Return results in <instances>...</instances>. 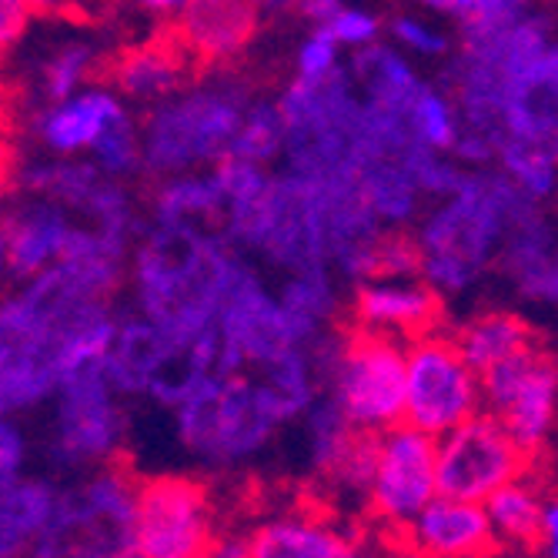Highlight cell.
<instances>
[{
    "label": "cell",
    "instance_id": "cell-1",
    "mask_svg": "<svg viewBox=\"0 0 558 558\" xmlns=\"http://www.w3.org/2000/svg\"><path fill=\"white\" fill-rule=\"evenodd\" d=\"M241 258L205 225H155L131 255V294L137 312L171 335L218 325L225 294Z\"/></svg>",
    "mask_w": 558,
    "mask_h": 558
},
{
    "label": "cell",
    "instance_id": "cell-2",
    "mask_svg": "<svg viewBox=\"0 0 558 558\" xmlns=\"http://www.w3.org/2000/svg\"><path fill=\"white\" fill-rule=\"evenodd\" d=\"M532 205L501 171L469 168L462 184L418 225L422 278L441 294L469 291L488 265H498L509 225Z\"/></svg>",
    "mask_w": 558,
    "mask_h": 558
},
{
    "label": "cell",
    "instance_id": "cell-3",
    "mask_svg": "<svg viewBox=\"0 0 558 558\" xmlns=\"http://www.w3.org/2000/svg\"><path fill=\"white\" fill-rule=\"evenodd\" d=\"M251 105V94L231 81H197L181 87L150 108L141 141H144V171L150 174H181L215 168L231 155V141Z\"/></svg>",
    "mask_w": 558,
    "mask_h": 558
},
{
    "label": "cell",
    "instance_id": "cell-4",
    "mask_svg": "<svg viewBox=\"0 0 558 558\" xmlns=\"http://www.w3.org/2000/svg\"><path fill=\"white\" fill-rule=\"evenodd\" d=\"M281 415L255 372H238L191 401L174 409V428L181 445L201 465L231 469L268 445V438L281 428Z\"/></svg>",
    "mask_w": 558,
    "mask_h": 558
},
{
    "label": "cell",
    "instance_id": "cell-5",
    "mask_svg": "<svg viewBox=\"0 0 558 558\" xmlns=\"http://www.w3.org/2000/svg\"><path fill=\"white\" fill-rule=\"evenodd\" d=\"M404 372L409 341L351 328L338 338L322 378L354 428L381 435L404 422Z\"/></svg>",
    "mask_w": 558,
    "mask_h": 558
},
{
    "label": "cell",
    "instance_id": "cell-6",
    "mask_svg": "<svg viewBox=\"0 0 558 558\" xmlns=\"http://www.w3.org/2000/svg\"><path fill=\"white\" fill-rule=\"evenodd\" d=\"M482 412V375L465 359L454 335L425 331L409 341V372H404V422L448 435Z\"/></svg>",
    "mask_w": 558,
    "mask_h": 558
},
{
    "label": "cell",
    "instance_id": "cell-7",
    "mask_svg": "<svg viewBox=\"0 0 558 558\" xmlns=\"http://www.w3.org/2000/svg\"><path fill=\"white\" fill-rule=\"evenodd\" d=\"M118 398L121 391L100 368L64 381L50 398L54 412H50V435L44 445L50 465L68 472L108 465L128 432Z\"/></svg>",
    "mask_w": 558,
    "mask_h": 558
},
{
    "label": "cell",
    "instance_id": "cell-8",
    "mask_svg": "<svg viewBox=\"0 0 558 558\" xmlns=\"http://www.w3.org/2000/svg\"><path fill=\"white\" fill-rule=\"evenodd\" d=\"M532 454L492 412H478L438 438V488L441 495L488 501L501 485L529 472Z\"/></svg>",
    "mask_w": 558,
    "mask_h": 558
},
{
    "label": "cell",
    "instance_id": "cell-9",
    "mask_svg": "<svg viewBox=\"0 0 558 558\" xmlns=\"http://www.w3.org/2000/svg\"><path fill=\"white\" fill-rule=\"evenodd\" d=\"M438 492V438L409 422L381 432L368 495L372 519L398 535Z\"/></svg>",
    "mask_w": 558,
    "mask_h": 558
},
{
    "label": "cell",
    "instance_id": "cell-10",
    "mask_svg": "<svg viewBox=\"0 0 558 558\" xmlns=\"http://www.w3.org/2000/svg\"><path fill=\"white\" fill-rule=\"evenodd\" d=\"M205 551H215V515L208 492L181 475L144 482L137 492L131 555L194 558Z\"/></svg>",
    "mask_w": 558,
    "mask_h": 558
},
{
    "label": "cell",
    "instance_id": "cell-11",
    "mask_svg": "<svg viewBox=\"0 0 558 558\" xmlns=\"http://www.w3.org/2000/svg\"><path fill=\"white\" fill-rule=\"evenodd\" d=\"M482 409L509 425L529 454H535L558 422V362L529 344L512 359L482 372Z\"/></svg>",
    "mask_w": 558,
    "mask_h": 558
},
{
    "label": "cell",
    "instance_id": "cell-12",
    "mask_svg": "<svg viewBox=\"0 0 558 558\" xmlns=\"http://www.w3.org/2000/svg\"><path fill=\"white\" fill-rule=\"evenodd\" d=\"M0 555H74V498L44 478L0 482Z\"/></svg>",
    "mask_w": 558,
    "mask_h": 558
},
{
    "label": "cell",
    "instance_id": "cell-13",
    "mask_svg": "<svg viewBox=\"0 0 558 558\" xmlns=\"http://www.w3.org/2000/svg\"><path fill=\"white\" fill-rule=\"evenodd\" d=\"M218 325L225 338L231 341V348L238 351L244 368H262L301 344L294 322L281 304V294H271L255 275H251L244 262L238 265L231 278Z\"/></svg>",
    "mask_w": 558,
    "mask_h": 558
},
{
    "label": "cell",
    "instance_id": "cell-14",
    "mask_svg": "<svg viewBox=\"0 0 558 558\" xmlns=\"http://www.w3.org/2000/svg\"><path fill=\"white\" fill-rule=\"evenodd\" d=\"M124 118H128V108H124L121 90L87 84L61 100L31 108L27 137L37 144L40 155L87 158L90 147Z\"/></svg>",
    "mask_w": 558,
    "mask_h": 558
},
{
    "label": "cell",
    "instance_id": "cell-15",
    "mask_svg": "<svg viewBox=\"0 0 558 558\" xmlns=\"http://www.w3.org/2000/svg\"><path fill=\"white\" fill-rule=\"evenodd\" d=\"M81 218L54 197L21 194L4 218V265L11 278L27 281L61 265L77 241Z\"/></svg>",
    "mask_w": 558,
    "mask_h": 558
},
{
    "label": "cell",
    "instance_id": "cell-16",
    "mask_svg": "<svg viewBox=\"0 0 558 558\" xmlns=\"http://www.w3.org/2000/svg\"><path fill=\"white\" fill-rule=\"evenodd\" d=\"M137 492L121 469L100 465L74 492V555H131Z\"/></svg>",
    "mask_w": 558,
    "mask_h": 558
},
{
    "label": "cell",
    "instance_id": "cell-17",
    "mask_svg": "<svg viewBox=\"0 0 558 558\" xmlns=\"http://www.w3.org/2000/svg\"><path fill=\"white\" fill-rule=\"evenodd\" d=\"M441 318V291L418 275L365 278L351 301V322L362 331L412 341L435 331Z\"/></svg>",
    "mask_w": 558,
    "mask_h": 558
},
{
    "label": "cell",
    "instance_id": "cell-18",
    "mask_svg": "<svg viewBox=\"0 0 558 558\" xmlns=\"http://www.w3.org/2000/svg\"><path fill=\"white\" fill-rule=\"evenodd\" d=\"M398 542L404 551L428 558H482L498 551L485 501L441 492L398 532Z\"/></svg>",
    "mask_w": 558,
    "mask_h": 558
},
{
    "label": "cell",
    "instance_id": "cell-19",
    "mask_svg": "<svg viewBox=\"0 0 558 558\" xmlns=\"http://www.w3.org/2000/svg\"><path fill=\"white\" fill-rule=\"evenodd\" d=\"M258 0H191L174 21L178 40L201 64H225L238 58L262 21Z\"/></svg>",
    "mask_w": 558,
    "mask_h": 558
},
{
    "label": "cell",
    "instance_id": "cell-20",
    "mask_svg": "<svg viewBox=\"0 0 558 558\" xmlns=\"http://www.w3.org/2000/svg\"><path fill=\"white\" fill-rule=\"evenodd\" d=\"M191 61L194 58L178 37L131 47L114 64V87L137 105H161L191 84Z\"/></svg>",
    "mask_w": 558,
    "mask_h": 558
},
{
    "label": "cell",
    "instance_id": "cell-21",
    "mask_svg": "<svg viewBox=\"0 0 558 558\" xmlns=\"http://www.w3.org/2000/svg\"><path fill=\"white\" fill-rule=\"evenodd\" d=\"M171 331H165L141 312L134 318H121L100 372L108 375V381L121 395H147L171 351Z\"/></svg>",
    "mask_w": 558,
    "mask_h": 558
},
{
    "label": "cell",
    "instance_id": "cell-22",
    "mask_svg": "<svg viewBox=\"0 0 558 558\" xmlns=\"http://www.w3.org/2000/svg\"><path fill=\"white\" fill-rule=\"evenodd\" d=\"M354 551V538L322 515H284L247 535L255 558H341Z\"/></svg>",
    "mask_w": 558,
    "mask_h": 558
},
{
    "label": "cell",
    "instance_id": "cell-23",
    "mask_svg": "<svg viewBox=\"0 0 558 558\" xmlns=\"http://www.w3.org/2000/svg\"><path fill=\"white\" fill-rule=\"evenodd\" d=\"M351 74L365 94V105L381 108L388 114H401V118H409L415 97L425 87V81H418L415 68L404 61L398 50H391L378 40L372 47L354 50Z\"/></svg>",
    "mask_w": 558,
    "mask_h": 558
},
{
    "label": "cell",
    "instance_id": "cell-24",
    "mask_svg": "<svg viewBox=\"0 0 558 558\" xmlns=\"http://www.w3.org/2000/svg\"><path fill=\"white\" fill-rule=\"evenodd\" d=\"M155 221L161 225H211L225 215V194L218 184L215 168L211 171H181L161 178L155 201Z\"/></svg>",
    "mask_w": 558,
    "mask_h": 558
},
{
    "label": "cell",
    "instance_id": "cell-25",
    "mask_svg": "<svg viewBox=\"0 0 558 558\" xmlns=\"http://www.w3.org/2000/svg\"><path fill=\"white\" fill-rule=\"evenodd\" d=\"M485 509H488V519L495 529L498 551H538L545 498L525 475L509 485H501L485 501Z\"/></svg>",
    "mask_w": 558,
    "mask_h": 558
},
{
    "label": "cell",
    "instance_id": "cell-26",
    "mask_svg": "<svg viewBox=\"0 0 558 558\" xmlns=\"http://www.w3.org/2000/svg\"><path fill=\"white\" fill-rule=\"evenodd\" d=\"M454 341L465 351V359L482 372L495 368L498 362L512 359V354L525 351L532 341V325L505 308H485L478 315H472L459 331H454Z\"/></svg>",
    "mask_w": 558,
    "mask_h": 558
},
{
    "label": "cell",
    "instance_id": "cell-27",
    "mask_svg": "<svg viewBox=\"0 0 558 558\" xmlns=\"http://www.w3.org/2000/svg\"><path fill=\"white\" fill-rule=\"evenodd\" d=\"M495 168L538 205L558 197V150L551 141L501 134L495 144Z\"/></svg>",
    "mask_w": 558,
    "mask_h": 558
},
{
    "label": "cell",
    "instance_id": "cell-28",
    "mask_svg": "<svg viewBox=\"0 0 558 558\" xmlns=\"http://www.w3.org/2000/svg\"><path fill=\"white\" fill-rule=\"evenodd\" d=\"M97 58H100L97 47L84 37H74V40L50 47L47 54L34 64V77H31L34 108L50 105V100H61V97L87 87L97 64H100Z\"/></svg>",
    "mask_w": 558,
    "mask_h": 558
},
{
    "label": "cell",
    "instance_id": "cell-29",
    "mask_svg": "<svg viewBox=\"0 0 558 558\" xmlns=\"http://www.w3.org/2000/svg\"><path fill=\"white\" fill-rule=\"evenodd\" d=\"M281 304L288 308L294 331L301 338V344H312L322 331V325L335 315L338 301H335V284L331 278L322 271V265L315 268H301L288 278V284L281 288Z\"/></svg>",
    "mask_w": 558,
    "mask_h": 558
},
{
    "label": "cell",
    "instance_id": "cell-30",
    "mask_svg": "<svg viewBox=\"0 0 558 558\" xmlns=\"http://www.w3.org/2000/svg\"><path fill=\"white\" fill-rule=\"evenodd\" d=\"M284 141H288V124L281 105L251 100L231 141V155L255 165H271L278 155H284Z\"/></svg>",
    "mask_w": 558,
    "mask_h": 558
},
{
    "label": "cell",
    "instance_id": "cell-31",
    "mask_svg": "<svg viewBox=\"0 0 558 558\" xmlns=\"http://www.w3.org/2000/svg\"><path fill=\"white\" fill-rule=\"evenodd\" d=\"M409 128L422 147L451 155L454 144L462 137L465 118H462V108H459V100H454V94L422 87V94L415 97V105L409 111Z\"/></svg>",
    "mask_w": 558,
    "mask_h": 558
},
{
    "label": "cell",
    "instance_id": "cell-32",
    "mask_svg": "<svg viewBox=\"0 0 558 558\" xmlns=\"http://www.w3.org/2000/svg\"><path fill=\"white\" fill-rule=\"evenodd\" d=\"M418 4L438 17L454 21L465 34L512 24L535 11V0H418Z\"/></svg>",
    "mask_w": 558,
    "mask_h": 558
},
{
    "label": "cell",
    "instance_id": "cell-33",
    "mask_svg": "<svg viewBox=\"0 0 558 558\" xmlns=\"http://www.w3.org/2000/svg\"><path fill=\"white\" fill-rule=\"evenodd\" d=\"M100 171H105L108 178H131L137 171H144V141H141V131L137 124L131 121V114L124 121H118L105 137H100L90 155H87Z\"/></svg>",
    "mask_w": 558,
    "mask_h": 558
},
{
    "label": "cell",
    "instance_id": "cell-34",
    "mask_svg": "<svg viewBox=\"0 0 558 558\" xmlns=\"http://www.w3.org/2000/svg\"><path fill=\"white\" fill-rule=\"evenodd\" d=\"M388 34L395 37L398 47H404L409 54L422 58V61H441L451 54V37L445 27H438L435 21L422 17V14H398L388 24Z\"/></svg>",
    "mask_w": 558,
    "mask_h": 558
},
{
    "label": "cell",
    "instance_id": "cell-35",
    "mask_svg": "<svg viewBox=\"0 0 558 558\" xmlns=\"http://www.w3.org/2000/svg\"><path fill=\"white\" fill-rule=\"evenodd\" d=\"M341 44L335 40V34L328 27H315L308 37H304L294 50V71L298 81H308V84H325L331 77L341 74L338 61H341Z\"/></svg>",
    "mask_w": 558,
    "mask_h": 558
},
{
    "label": "cell",
    "instance_id": "cell-36",
    "mask_svg": "<svg viewBox=\"0 0 558 558\" xmlns=\"http://www.w3.org/2000/svg\"><path fill=\"white\" fill-rule=\"evenodd\" d=\"M335 40L344 47V50H362V47H372L378 37H381V21L372 14V11H362V8H341L328 24H325Z\"/></svg>",
    "mask_w": 558,
    "mask_h": 558
},
{
    "label": "cell",
    "instance_id": "cell-37",
    "mask_svg": "<svg viewBox=\"0 0 558 558\" xmlns=\"http://www.w3.org/2000/svg\"><path fill=\"white\" fill-rule=\"evenodd\" d=\"M27 451H31V441H27L24 428L14 422V415H8L4 428H0V482H11V478L24 475Z\"/></svg>",
    "mask_w": 558,
    "mask_h": 558
},
{
    "label": "cell",
    "instance_id": "cell-38",
    "mask_svg": "<svg viewBox=\"0 0 558 558\" xmlns=\"http://www.w3.org/2000/svg\"><path fill=\"white\" fill-rule=\"evenodd\" d=\"M31 17H34V11L27 0H0V40H4L8 50L24 37Z\"/></svg>",
    "mask_w": 558,
    "mask_h": 558
},
{
    "label": "cell",
    "instance_id": "cell-39",
    "mask_svg": "<svg viewBox=\"0 0 558 558\" xmlns=\"http://www.w3.org/2000/svg\"><path fill=\"white\" fill-rule=\"evenodd\" d=\"M538 551L548 558H558V492L545 498V515H542V538Z\"/></svg>",
    "mask_w": 558,
    "mask_h": 558
},
{
    "label": "cell",
    "instance_id": "cell-40",
    "mask_svg": "<svg viewBox=\"0 0 558 558\" xmlns=\"http://www.w3.org/2000/svg\"><path fill=\"white\" fill-rule=\"evenodd\" d=\"M341 8H344V0H301L298 14H301L304 21H312L315 27H325Z\"/></svg>",
    "mask_w": 558,
    "mask_h": 558
},
{
    "label": "cell",
    "instance_id": "cell-41",
    "mask_svg": "<svg viewBox=\"0 0 558 558\" xmlns=\"http://www.w3.org/2000/svg\"><path fill=\"white\" fill-rule=\"evenodd\" d=\"M134 4L150 14V17H161V21H178L184 14V8L191 4V0H134Z\"/></svg>",
    "mask_w": 558,
    "mask_h": 558
},
{
    "label": "cell",
    "instance_id": "cell-42",
    "mask_svg": "<svg viewBox=\"0 0 558 558\" xmlns=\"http://www.w3.org/2000/svg\"><path fill=\"white\" fill-rule=\"evenodd\" d=\"M538 304H551V308H558V251H555V262H551V268H548V278H545V284H542Z\"/></svg>",
    "mask_w": 558,
    "mask_h": 558
},
{
    "label": "cell",
    "instance_id": "cell-43",
    "mask_svg": "<svg viewBox=\"0 0 558 558\" xmlns=\"http://www.w3.org/2000/svg\"><path fill=\"white\" fill-rule=\"evenodd\" d=\"M31 11L40 14V17H58V14H71V4L68 0H27Z\"/></svg>",
    "mask_w": 558,
    "mask_h": 558
},
{
    "label": "cell",
    "instance_id": "cell-44",
    "mask_svg": "<svg viewBox=\"0 0 558 558\" xmlns=\"http://www.w3.org/2000/svg\"><path fill=\"white\" fill-rule=\"evenodd\" d=\"M258 8L265 14H281V11H298L301 0H258Z\"/></svg>",
    "mask_w": 558,
    "mask_h": 558
},
{
    "label": "cell",
    "instance_id": "cell-45",
    "mask_svg": "<svg viewBox=\"0 0 558 558\" xmlns=\"http://www.w3.org/2000/svg\"><path fill=\"white\" fill-rule=\"evenodd\" d=\"M71 4V14H81V11H97V8H105L108 0H68Z\"/></svg>",
    "mask_w": 558,
    "mask_h": 558
},
{
    "label": "cell",
    "instance_id": "cell-46",
    "mask_svg": "<svg viewBox=\"0 0 558 558\" xmlns=\"http://www.w3.org/2000/svg\"><path fill=\"white\" fill-rule=\"evenodd\" d=\"M555 150H558V131H555Z\"/></svg>",
    "mask_w": 558,
    "mask_h": 558
}]
</instances>
